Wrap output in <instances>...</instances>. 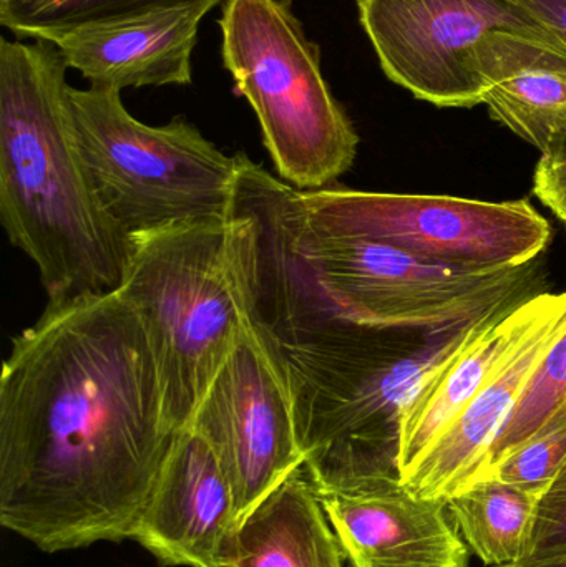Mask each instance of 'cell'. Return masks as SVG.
Instances as JSON below:
<instances>
[{"instance_id": "6da1fadb", "label": "cell", "mask_w": 566, "mask_h": 567, "mask_svg": "<svg viewBox=\"0 0 566 567\" xmlns=\"http://www.w3.org/2000/svg\"><path fill=\"white\" fill-rule=\"evenodd\" d=\"M179 432L130 302L47 303L3 362L0 525L43 553L132 539Z\"/></svg>"}, {"instance_id": "7a4b0ae2", "label": "cell", "mask_w": 566, "mask_h": 567, "mask_svg": "<svg viewBox=\"0 0 566 567\" xmlns=\"http://www.w3.org/2000/svg\"><path fill=\"white\" fill-rule=\"evenodd\" d=\"M66 69L53 43L0 39V221L49 303L116 292L130 252L83 158Z\"/></svg>"}, {"instance_id": "3957f363", "label": "cell", "mask_w": 566, "mask_h": 567, "mask_svg": "<svg viewBox=\"0 0 566 567\" xmlns=\"http://www.w3.org/2000/svg\"><path fill=\"white\" fill-rule=\"evenodd\" d=\"M266 289L278 323L322 319L392 330L467 326L535 296L537 268L467 269L316 228L298 189L272 176L263 198Z\"/></svg>"}, {"instance_id": "277c9868", "label": "cell", "mask_w": 566, "mask_h": 567, "mask_svg": "<svg viewBox=\"0 0 566 567\" xmlns=\"http://www.w3.org/2000/svg\"><path fill=\"white\" fill-rule=\"evenodd\" d=\"M471 323L392 330L322 319L276 332L291 372L305 466L316 488L401 478L405 406L457 349Z\"/></svg>"}, {"instance_id": "5b68a950", "label": "cell", "mask_w": 566, "mask_h": 567, "mask_svg": "<svg viewBox=\"0 0 566 567\" xmlns=\"http://www.w3.org/2000/svg\"><path fill=\"white\" fill-rule=\"evenodd\" d=\"M263 223L239 195L226 218L130 238L116 292L138 312L176 429L188 425L219 367L261 317Z\"/></svg>"}, {"instance_id": "8992f818", "label": "cell", "mask_w": 566, "mask_h": 567, "mask_svg": "<svg viewBox=\"0 0 566 567\" xmlns=\"http://www.w3.org/2000/svg\"><path fill=\"white\" fill-rule=\"evenodd\" d=\"M218 23L223 65L258 116L279 178L299 192L329 188L354 163L359 136L292 0H226Z\"/></svg>"}, {"instance_id": "52a82bcc", "label": "cell", "mask_w": 566, "mask_h": 567, "mask_svg": "<svg viewBox=\"0 0 566 567\" xmlns=\"http://www.w3.org/2000/svg\"><path fill=\"white\" fill-rule=\"evenodd\" d=\"M83 158L113 225L145 235L238 208L248 156H229L188 120L150 126L115 89H70Z\"/></svg>"}, {"instance_id": "ba28073f", "label": "cell", "mask_w": 566, "mask_h": 567, "mask_svg": "<svg viewBox=\"0 0 566 567\" xmlns=\"http://www.w3.org/2000/svg\"><path fill=\"white\" fill-rule=\"evenodd\" d=\"M389 80L439 109H472L528 69H566V45L514 0H358Z\"/></svg>"}, {"instance_id": "9c48e42d", "label": "cell", "mask_w": 566, "mask_h": 567, "mask_svg": "<svg viewBox=\"0 0 566 567\" xmlns=\"http://www.w3.org/2000/svg\"><path fill=\"white\" fill-rule=\"evenodd\" d=\"M298 199L316 228L455 268H521L534 262L552 238L547 219L525 199L488 203L331 186L298 189Z\"/></svg>"}, {"instance_id": "30bf717a", "label": "cell", "mask_w": 566, "mask_h": 567, "mask_svg": "<svg viewBox=\"0 0 566 567\" xmlns=\"http://www.w3.org/2000/svg\"><path fill=\"white\" fill-rule=\"evenodd\" d=\"M186 426L218 456L239 523L305 465L291 372L263 317L243 330Z\"/></svg>"}, {"instance_id": "8fae6325", "label": "cell", "mask_w": 566, "mask_h": 567, "mask_svg": "<svg viewBox=\"0 0 566 567\" xmlns=\"http://www.w3.org/2000/svg\"><path fill=\"white\" fill-rule=\"evenodd\" d=\"M238 508L209 443L183 429L163 463L133 532L165 567H231Z\"/></svg>"}, {"instance_id": "7c38bea8", "label": "cell", "mask_w": 566, "mask_h": 567, "mask_svg": "<svg viewBox=\"0 0 566 567\" xmlns=\"http://www.w3.org/2000/svg\"><path fill=\"white\" fill-rule=\"evenodd\" d=\"M316 492L351 567H469L447 503L414 495L401 478Z\"/></svg>"}, {"instance_id": "4fadbf2b", "label": "cell", "mask_w": 566, "mask_h": 567, "mask_svg": "<svg viewBox=\"0 0 566 567\" xmlns=\"http://www.w3.org/2000/svg\"><path fill=\"white\" fill-rule=\"evenodd\" d=\"M565 327L566 292H562L557 302L515 347L464 412L401 476L405 488L421 498L447 503L487 476L498 435L538 363Z\"/></svg>"}, {"instance_id": "5bb4252c", "label": "cell", "mask_w": 566, "mask_h": 567, "mask_svg": "<svg viewBox=\"0 0 566 567\" xmlns=\"http://www.w3.org/2000/svg\"><path fill=\"white\" fill-rule=\"evenodd\" d=\"M218 3L158 10L70 30L50 40L90 86L142 89L189 85L199 23Z\"/></svg>"}, {"instance_id": "9a60e30c", "label": "cell", "mask_w": 566, "mask_h": 567, "mask_svg": "<svg viewBox=\"0 0 566 567\" xmlns=\"http://www.w3.org/2000/svg\"><path fill=\"white\" fill-rule=\"evenodd\" d=\"M557 299L558 293H535L497 307L471 323L457 349L429 373L405 406L401 476L441 439Z\"/></svg>"}, {"instance_id": "2e32d148", "label": "cell", "mask_w": 566, "mask_h": 567, "mask_svg": "<svg viewBox=\"0 0 566 567\" xmlns=\"http://www.w3.org/2000/svg\"><path fill=\"white\" fill-rule=\"evenodd\" d=\"M344 559L302 465L241 519L231 567H344Z\"/></svg>"}, {"instance_id": "e0dca14e", "label": "cell", "mask_w": 566, "mask_h": 567, "mask_svg": "<svg viewBox=\"0 0 566 567\" xmlns=\"http://www.w3.org/2000/svg\"><path fill=\"white\" fill-rule=\"evenodd\" d=\"M541 493L485 476L449 499L447 508L469 548L487 566L524 561Z\"/></svg>"}, {"instance_id": "ac0fdd59", "label": "cell", "mask_w": 566, "mask_h": 567, "mask_svg": "<svg viewBox=\"0 0 566 567\" xmlns=\"http://www.w3.org/2000/svg\"><path fill=\"white\" fill-rule=\"evenodd\" d=\"M226 0H0V25L19 40H50L70 30L158 10Z\"/></svg>"}, {"instance_id": "d6986e66", "label": "cell", "mask_w": 566, "mask_h": 567, "mask_svg": "<svg viewBox=\"0 0 566 567\" xmlns=\"http://www.w3.org/2000/svg\"><path fill=\"white\" fill-rule=\"evenodd\" d=\"M492 118L544 153L566 125V69H528L485 95Z\"/></svg>"}, {"instance_id": "ffe728a7", "label": "cell", "mask_w": 566, "mask_h": 567, "mask_svg": "<svg viewBox=\"0 0 566 567\" xmlns=\"http://www.w3.org/2000/svg\"><path fill=\"white\" fill-rule=\"evenodd\" d=\"M566 405V327L552 342L492 452L491 466L537 433ZM491 470V468H488Z\"/></svg>"}, {"instance_id": "44dd1931", "label": "cell", "mask_w": 566, "mask_h": 567, "mask_svg": "<svg viewBox=\"0 0 566 567\" xmlns=\"http://www.w3.org/2000/svg\"><path fill=\"white\" fill-rule=\"evenodd\" d=\"M566 460V405L537 433L494 463L487 476L544 495ZM485 478V476H484Z\"/></svg>"}, {"instance_id": "7402d4cb", "label": "cell", "mask_w": 566, "mask_h": 567, "mask_svg": "<svg viewBox=\"0 0 566 567\" xmlns=\"http://www.w3.org/2000/svg\"><path fill=\"white\" fill-rule=\"evenodd\" d=\"M566 555V460L542 495L524 561H544Z\"/></svg>"}, {"instance_id": "603a6c76", "label": "cell", "mask_w": 566, "mask_h": 567, "mask_svg": "<svg viewBox=\"0 0 566 567\" xmlns=\"http://www.w3.org/2000/svg\"><path fill=\"white\" fill-rule=\"evenodd\" d=\"M534 193L566 225V165L541 159L535 169Z\"/></svg>"}, {"instance_id": "cb8c5ba5", "label": "cell", "mask_w": 566, "mask_h": 567, "mask_svg": "<svg viewBox=\"0 0 566 567\" xmlns=\"http://www.w3.org/2000/svg\"><path fill=\"white\" fill-rule=\"evenodd\" d=\"M541 20L566 45V0H514Z\"/></svg>"}, {"instance_id": "d4e9b609", "label": "cell", "mask_w": 566, "mask_h": 567, "mask_svg": "<svg viewBox=\"0 0 566 567\" xmlns=\"http://www.w3.org/2000/svg\"><path fill=\"white\" fill-rule=\"evenodd\" d=\"M542 159L552 165H566V125L548 143L547 150L542 153Z\"/></svg>"}, {"instance_id": "484cf974", "label": "cell", "mask_w": 566, "mask_h": 567, "mask_svg": "<svg viewBox=\"0 0 566 567\" xmlns=\"http://www.w3.org/2000/svg\"><path fill=\"white\" fill-rule=\"evenodd\" d=\"M498 567H566V555L557 556V558L544 559V561L515 563V565Z\"/></svg>"}]
</instances>
